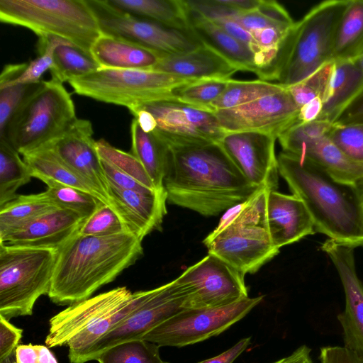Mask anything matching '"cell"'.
Masks as SVG:
<instances>
[{
  "instance_id": "8",
  "label": "cell",
  "mask_w": 363,
  "mask_h": 363,
  "mask_svg": "<svg viewBox=\"0 0 363 363\" xmlns=\"http://www.w3.org/2000/svg\"><path fill=\"white\" fill-rule=\"evenodd\" d=\"M77 119L74 104L62 83L43 80L13 116L0 140L23 156L54 142Z\"/></svg>"
},
{
  "instance_id": "11",
  "label": "cell",
  "mask_w": 363,
  "mask_h": 363,
  "mask_svg": "<svg viewBox=\"0 0 363 363\" xmlns=\"http://www.w3.org/2000/svg\"><path fill=\"white\" fill-rule=\"evenodd\" d=\"M263 298L247 297L217 308H184L155 327L143 339L160 347H182L202 342L243 318Z\"/></svg>"
},
{
  "instance_id": "4",
  "label": "cell",
  "mask_w": 363,
  "mask_h": 363,
  "mask_svg": "<svg viewBox=\"0 0 363 363\" xmlns=\"http://www.w3.org/2000/svg\"><path fill=\"white\" fill-rule=\"evenodd\" d=\"M347 0H327L313 6L283 40L274 61L259 79L288 87L333 60L335 28Z\"/></svg>"
},
{
  "instance_id": "56",
  "label": "cell",
  "mask_w": 363,
  "mask_h": 363,
  "mask_svg": "<svg viewBox=\"0 0 363 363\" xmlns=\"http://www.w3.org/2000/svg\"><path fill=\"white\" fill-rule=\"evenodd\" d=\"M220 3L239 13L257 9L262 0H220Z\"/></svg>"
},
{
  "instance_id": "38",
  "label": "cell",
  "mask_w": 363,
  "mask_h": 363,
  "mask_svg": "<svg viewBox=\"0 0 363 363\" xmlns=\"http://www.w3.org/2000/svg\"><path fill=\"white\" fill-rule=\"evenodd\" d=\"M230 79L199 80L177 89L174 95L178 101L214 113L211 104L224 91Z\"/></svg>"
},
{
  "instance_id": "18",
  "label": "cell",
  "mask_w": 363,
  "mask_h": 363,
  "mask_svg": "<svg viewBox=\"0 0 363 363\" xmlns=\"http://www.w3.org/2000/svg\"><path fill=\"white\" fill-rule=\"evenodd\" d=\"M320 249L335 267L344 290L345 309L337 320L345 347L363 359V283L357 273L354 247L328 239Z\"/></svg>"
},
{
  "instance_id": "46",
  "label": "cell",
  "mask_w": 363,
  "mask_h": 363,
  "mask_svg": "<svg viewBox=\"0 0 363 363\" xmlns=\"http://www.w3.org/2000/svg\"><path fill=\"white\" fill-rule=\"evenodd\" d=\"M225 17L235 21L250 33L267 28L289 30L294 23V22H283L273 18L260 6L254 11L238 13Z\"/></svg>"
},
{
  "instance_id": "32",
  "label": "cell",
  "mask_w": 363,
  "mask_h": 363,
  "mask_svg": "<svg viewBox=\"0 0 363 363\" xmlns=\"http://www.w3.org/2000/svg\"><path fill=\"white\" fill-rule=\"evenodd\" d=\"M58 207L46 191L18 195L0 206V235Z\"/></svg>"
},
{
  "instance_id": "12",
  "label": "cell",
  "mask_w": 363,
  "mask_h": 363,
  "mask_svg": "<svg viewBox=\"0 0 363 363\" xmlns=\"http://www.w3.org/2000/svg\"><path fill=\"white\" fill-rule=\"evenodd\" d=\"M102 34L122 38L166 55L194 51L203 43L191 30H179L123 12L106 0H87Z\"/></svg>"
},
{
  "instance_id": "21",
  "label": "cell",
  "mask_w": 363,
  "mask_h": 363,
  "mask_svg": "<svg viewBox=\"0 0 363 363\" xmlns=\"http://www.w3.org/2000/svg\"><path fill=\"white\" fill-rule=\"evenodd\" d=\"M109 187L110 206L115 210L127 232L143 241L153 230L161 229L167 214L164 189L142 192Z\"/></svg>"
},
{
  "instance_id": "28",
  "label": "cell",
  "mask_w": 363,
  "mask_h": 363,
  "mask_svg": "<svg viewBox=\"0 0 363 363\" xmlns=\"http://www.w3.org/2000/svg\"><path fill=\"white\" fill-rule=\"evenodd\" d=\"M23 160L33 177L43 182L51 180L79 189L94 195L104 202L100 194L84 178L69 167L50 144L23 155Z\"/></svg>"
},
{
  "instance_id": "24",
  "label": "cell",
  "mask_w": 363,
  "mask_h": 363,
  "mask_svg": "<svg viewBox=\"0 0 363 363\" xmlns=\"http://www.w3.org/2000/svg\"><path fill=\"white\" fill-rule=\"evenodd\" d=\"M91 54L101 68L152 70L164 55L133 41L101 34Z\"/></svg>"
},
{
  "instance_id": "17",
  "label": "cell",
  "mask_w": 363,
  "mask_h": 363,
  "mask_svg": "<svg viewBox=\"0 0 363 363\" xmlns=\"http://www.w3.org/2000/svg\"><path fill=\"white\" fill-rule=\"evenodd\" d=\"M277 140L271 134L248 131L225 133L218 143L250 184L272 191L278 187L279 174Z\"/></svg>"
},
{
  "instance_id": "23",
  "label": "cell",
  "mask_w": 363,
  "mask_h": 363,
  "mask_svg": "<svg viewBox=\"0 0 363 363\" xmlns=\"http://www.w3.org/2000/svg\"><path fill=\"white\" fill-rule=\"evenodd\" d=\"M194 80L230 79L239 69L207 45L182 55L164 54L152 69Z\"/></svg>"
},
{
  "instance_id": "5",
  "label": "cell",
  "mask_w": 363,
  "mask_h": 363,
  "mask_svg": "<svg viewBox=\"0 0 363 363\" xmlns=\"http://www.w3.org/2000/svg\"><path fill=\"white\" fill-rule=\"evenodd\" d=\"M147 292L117 287L69 305L50 319L45 345L68 346L70 363H79L99 339L140 304Z\"/></svg>"
},
{
  "instance_id": "7",
  "label": "cell",
  "mask_w": 363,
  "mask_h": 363,
  "mask_svg": "<svg viewBox=\"0 0 363 363\" xmlns=\"http://www.w3.org/2000/svg\"><path fill=\"white\" fill-rule=\"evenodd\" d=\"M0 21L38 37H58L89 53L102 34L87 0H0Z\"/></svg>"
},
{
  "instance_id": "34",
  "label": "cell",
  "mask_w": 363,
  "mask_h": 363,
  "mask_svg": "<svg viewBox=\"0 0 363 363\" xmlns=\"http://www.w3.org/2000/svg\"><path fill=\"white\" fill-rule=\"evenodd\" d=\"M32 177L20 154L8 143L0 140V206L16 198L17 190Z\"/></svg>"
},
{
  "instance_id": "29",
  "label": "cell",
  "mask_w": 363,
  "mask_h": 363,
  "mask_svg": "<svg viewBox=\"0 0 363 363\" xmlns=\"http://www.w3.org/2000/svg\"><path fill=\"white\" fill-rule=\"evenodd\" d=\"M298 157L313 162L338 181L363 186V164L345 155L328 136L308 145Z\"/></svg>"
},
{
  "instance_id": "48",
  "label": "cell",
  "mask_w": 363,
  "mask_h": 363,
  "mask_svg": "<svg viewBox=\"0 0 363 363\" xmlns=\"http://www.w3.org/2000/svg\"><path fill=\"white\" fill-rule=\"evenodd\" d=\"M15 356L17 363H58L49 348L42 345H19Z\"/></svg>"
},
{
  "instance_id": "50",
  "label": "cell",
  "mask_w": 363,
  "mask_h": 363,
  "mask_svg": "<svg viewBox=\"0 0 363 363\" xmlns=\"http://www.w3.org/2000/svg\"><path fill=\"white\" fill-rule=\"evenodd\" d=\"M210 20L213 21L228 34L248 45L255 54L259 52L258 47L251 33L235 21L225 16H218Z\"/></svg>"
},
{
  "instance_id": "55",
  "label": "cell",
  "mask_w": 363,
  "mask_h": 363,
  "mask_svg": "<svg viewBox=\"0 0 363 363\" xmlns=\"http://www.w3.org/2000/svg\"><path fill=\"white\" fill-rule=\"evenodd\" d=\"M311 348L301 345L290 355L283 357L272 363H313L311 356Z\"/></svg>"
},
{
  "instance_id": "10",
  "label": "cell",
  "mask_w": 363,
  "mask_h": 363,
  "mask_svg": "<svg viewBox=\"0 0 363 363\" xmlns=\"http://www.w3.org/2000/svg\"><path fill=\"white\" fill-rule=\"evenodd\" d=\"M197 81L154 70L100 68L68 82L79 95L130 111L150 101H177L174 91Z\"/></svg>"
},
{
  "instance_id": "33",
  "label": "cell",
  "mask_w": 363,
  "mask_h": 363,
  "mask_svg": "<svg viewBox=\"0 0 363 363\" xmlns=\"http://www.w3.org/2000/svg\"><path fill=\"white\" fill-rule=\"evenodd\" d=\"M101 67L91 53L65 43L56 48L50 71L52 79L63 83L77 77L91 73Z\"/></svg>"
},
{
  "instance_id": "44",
  "label": "cell",
  "mask_w": 363,
  "mask_h": 363,
  "mask_svg": "<svg viewBox=\"0 0 363 363\" xmlns=\"http://www.w3.org/2000/svg\"><path fill=\"white\" fill-rule=\"evenodd\" d=\"M328 137L345 155L363 164V123H333Z\"/></svg>"
},
{
  "instance_id": "41",
  "label": "cell",
  "mask_w": 363,
  "mask_h": 363,
  "mask_svg": "<svg viewBox=\"0 0 363 363\" xmlns=\"http://www.w3.org/2000/svg\"><path fill=\"white\" fill-rule=\"evenodd\" d=\"M38 57L27 63L23 72L14 80L0 85V87L13 84H30L40 83L43 74L50 70L53 63L55 50L60 45L69 43L56 36L38 37Z\"/></svg>"
},
{
  "instance_id": "27",
  "label": "cell",
  "mask_w": 363,
  "mask_h": 363,
  "mask_svg": "<svg viewBox=\"0 0 363 363\" xmlns=\"http://www.w3.org/2000/svg\"><path fill=\"white\" fill-rule=\"evenodd\" d=\"M132 154L141 162L155 186L164 189V180L169 165L172 150L153 132L143 130L134 118L130 124Z\"/></svg>"
},
{
  "instance_id": "1",
  "label": "cell",
  "mask_w": 363,
  "mask_h": 363,
  "mask_svg": "<svg viewBox=\"0 0 363 363\" xmlns=\"http://www.w3.org/2000/svg\"><path fill=\"white\" fill-rule=\"evenodd\" d=\"M171 150L163 184L169 203L217 216L260 189L242 176L218 143Z\"/></svg>"
},
{
  "instance_id": "37",
  "label": "cell",
  "mask_w": 363,
  "mask_h": 363,
  "mask_svg": "<svg viewBox=\"0 0 363 363\" xmlns=\"http://www.w3.org/2000/svg\"><path fill=\"white\" fill-rule=\"evenodd\" d=\"M333 123L325 120L297 122L278 137L284 152L300 155L311 144L328 136Z\"/></svg>"
},
{
  "instance_id": "53",
  "label": "cell",
  "mask_w": 363,
  "mask_h": 363,
  "mask_svg": "<svg viewBox=\"0 0 363 363\" xmlns=\"http://www.w3.org/2000/svg\"><path fill=\"white\" fill-rule=\"evenodd\" d=\"M250 342L251 337L242 338L219 355L198 363H233L247 348Z\"/></svg>"
},
{
  "instance_id": "13",
  "label": "cell",
  "mask_w": 363,
  "mask_h": 363,
  "mask_svg": "<svg viewBox=\"0 0 363 363\" xmlns=\"http://www.w3.org/2000/svg\"><path fill=\"white\" fill-rule=\"evenodd\" d=\"M149 112L156 122L154 131L171 150L218 143L225 134L213 113L174 100H160L132 110Z\"/></svg>"
},
{
  "instance_id": "30",
  "label": "cell",
  "mask_w": 363,
  "mask_h": 363,
  "mask_svg": "<svg viewBox=\"0 0 363 363\" xmlns=\"http://www.w3.org/2000/svg\"><path fill=\"white\" fill-rule=\"evenodd\" d=\"M111 6L167 27L190 30L185 0H106Z\"/></svg>"
},
{
  "instance_id": "45",
  "label": "cell",
  "mask_w": 363,
  "mask_h": 363,
  "mask_svg": "<svg viewBox=\"0 0 363 363\" xmlns=\"http://www.w3.org/2000/svg\"><path fill=\"white\" fill-rule=\"evenodd\" d=\"M41 82L30 84H13L0 87V135Z\"/></svg>"
},
{
  "instance_id": "26",
  "label": "cell",
  "mask_w": 363,
  "mask_h": 363,
  "mask_svg": "<svg viewBox=\"0 0 363 363\" xmlns=\"http://www.w3.org/2000/svg\"><path fill=\"white\" fill-rule=\"evenodd\" d=\"M329 91L317 120L334 123L363 91V73L352 60H334Z\"/></svg>"
},
{
  "instance_id": "19",
  "label": "cell",
  "mask_w": 363,
  "mask_h": 363,
  "mask_svg": "<svg viewBox=\"0 0 363 363\" xmlns=\"http://www.w3.org/2000/svg\"><path fill=\"white\" fill-rule=\"evenodd\" d=\"M91 123L77 118L72 125L50 145L57 155L84 178L110 206L109 184L93 138Z\"/></svg>"
},
{
  "instance_id": "59",
  "label": "cell",
  "mask_w": 363,
  "mask_h": 363,
  "mask_svg": "<svg viewBox=\"0 0 363 363\" xmlns=\"http://www.w3.org/2000/svg\"><path fill=\"white\" fill-rule=\"evenodd\" d=\"M165 363H168V362H165Z\"/></svg>"
},
{
  "instance_id": "14",
  "label": "cell",
  "mask_w": 363,
  "mask_h": 363,
  "mask_svg": "<svg viewBox=\"0 0 363 363\" xmlns=\"http://www.w3.org/2000/svg\"><path fill=\"white\" fill-rule=\"evenodd\" d=\"M186 301V294L176 279L148 290L140 304L99 339L79 363L96 360L102 352L119 343L143 339L155 327L184 309Z\"/></svg>"
},
{
  "instance_id": "3",
  "label": "cell",
  "mask_w": 363,
  "mask_h": 363,
  "mask_svg": "<svg viewBox=\"0 0 363 363\" xmlns=\"http://www.w3.org/2000/svg\"><path fill=\"white\" fill-rule=\"evenodd\" d=\"M143 253L142 241L127 231L103 237L77 233L57 250L48 296L57 305L87 299Z\"/></svg>"
},
{
  "instance_id": "49",
  "label": "cell",
  "mask_w": 363,
  "mask_h": 363,
  "mask_svg": "<svg viewBox=\"0 0 363 363\" xmlns=\"http://www.w3.org/2000/svg\"><path fill=\"white\" fill-rule=\"evenodd\" d=\"M23 330L0 315V362L11 355L22 337Z\"/></svg>"
},
{
  "instance_id": "35",
  "label": "cell",
  "mask_w": 363,
  "mask_h": 363,
  "mask_svg": "<svg viewBox=\"0 0 363 363\" xmlns=\"http://www.w3.org/2000/svg\"><path fill=\"white\" fill-rule=\"evenodd\" d=\"M286 87L261 79L240 81L230 79L224 91L212 104L214 112L248 104L284 90Z\"/></svg>"
},
{
  "instance_id": "16",
  "label": "cell",
  "mask_w": 363,
  "mask_h": 363,
  "mask_svg": "<svg viewBox=\"0 0 363 363\" xmlns=\"http://www.w3.org/2000/svg\"><path fill=\"white\" fill-rule=\"evenodd\" d=\"M299 110L286 87L278 93L213 113L225 133L259 132L278 138L298 122Z\"/></svg>"
},
{
  "instance_id": "20",
  "label": "cell",
  "mask_w": 363,
  "mask_h": 363,
  "mask_svg": "<svg viewBox=\"0 0 363 363\" xmlns=\"http://www.w3.org/2000/svg\"><path fill=\"white\" fill-rule=\"evenodd\" d=\"M86 218L58 207L0 235L10 245L58 250L76 235Z\"/></svg>"
},
{
  "instance_id": "57",
  "label": "cell",
  "mask_w": 363,
  "mask_h": 363,
  "mask_svg": "<svg viewBox=\"0 0 363 363\" xmlns=\"http://www.w3.org/2000/svg\"><path fill=\"white\" fill-rule=\"evenodd\" d=\"M352 60L363 73V53L352 59Z\"/></svg>"
},
{
  "instance_id": "25",
  "label": "cell",
  "mask_w": 363,
  "mask_h": 363,
  "mask_svg": "<svg viewBox=\"0 0 363 363\" xmlns=\"http://www.w3.org/2000/svg\"><path fill=\"white\" fill-rule=\"evenodd\" d=\"M188 21L190 30L203 45L220 53L240 71L258 75L256 55L248 45L228 34L211 20L189 9Z\"/></svg>"
},
{
  "instance_id": "22",
  "label": "cell",
  "mask_w": 363,
  "mask_h": 363,
  "mask_svg": "<svg viewBox=\"0 0 363 363\" xmlns=\"http://www.w3.org/2000/svg\"><path fill=\"white\" fill-rule=\"evenodd\" d=\"M266 213L270 238L278 250L316 232L305 204L294 194L270 191Z\"/></svg>"
},
{
  "instance_id": "40",
  "label": "cell",
  "mask_w": 363,
  "mask_h": 363,
  "mask_svg": "<svg viewBox=\"0 0 363 363\" xmlns=\"http://www.w3.org/2000/svg\"><path fill=\"white\" fill-rule=\"evenodd\" d=\"M335 61L331 60L302 81L286 87L299 108L315 98L324 103L328 97Z\"/></svg>"
},
{
  "instance_id": "54",
  "label": "cell",
  "mask_w": 363,
  "mask_h": 363,
  "mask_svg": "<svg viewBox=\"0 0 363 363\" xmlns=\"http://www.w3.org/2000/svg\"><path fill=\"white\" fill-rule=\"evenodd\" d=\"M323 103L320 98H315L300 108L298 121L308 123L317 120L323 109Z\"/></svg>"
},
{
  "instance_id": "9",
  "label": "cell",
  "mask_w": 363,
  "mask_h": 363,
  "mask_svg": "<svg viewBox=\"0 0 363 363\" xmlns=\"http://www.w3.org/2000/svg\"><path fill=\"white\" fill-rule=\"evenodd\" d=\"M57 250L0 242V315H30L36 301L48 295Z\"/></svg>"
},
{
  "instance_id": "52",
  "label": "cell",
  "mask_w": 363,
  "mask_h": 363,
  "mask_svg": "<svg viewBox=\"0 0 363 363\" xmlns=\"http://www.w3.org/2000/svg\"><path fill=\"white\" fill-rule=\"evenodd\" d=\"M334 123L339 124L363 123V91L345 108Z\"/></svg>"
},
{
  "instance_id": "58",
  "label": "cell",
  "mask_w": 363,
  "mask_h": 363,
  "mask_svg": "<svg viewBox=\"0 0 363 363\" xmlns=\"http://www.w3.org/2000/svg\"><path fill=\"white\" fill-rule=\"evenodd\" d=\"M0 363H17L16 360L15 351L5 359L1 361Z\"/></svg>"
},
{
  "instance_id": "42",
  "label": "cell",
  "mask_w": 363,
  "mask_h": 363,
  "mask_svg": "<svg viewBox=\"0 0 363 363\" xmlns=\"http://www.w3.org/2000/svg\"><path fill=\"white\" fill-rule=\"evenodd\" d=\"M96 146L102 160L132 177L143 185L152 189L160 190L155 186L141 162L132 153L113 147L104 139L96 140Z\"/></svg>"
},
{
  "instance_id": "39",
  "label": "cell",
  "mask_w": 363,
  "mask_h": 363,
  "mask_svg": "<svg viewBox=\"0 0 363 363\" xmlns=\"http://www.w3.org/2000/svg\"><path fill=\"white\" fill-rule=\"evenodd\" d=\"M43 182L47 185L48 195L59 207L75 211L86 218L103 202L94 195L79 189L51 180Z\"/></svg>"
},
{
  "instance_id": "43",
  "label": "cell",
  "mask_w": 363,
  "mask_h": 363,
  "mask_svg": "<svg viewBox=\"0 0 363 363\" xmlns=\"http://www.w3.org/2000/svg\"><path fill=\"white\" fill-rule=\"evenodd\" d=\"M124 225L115 210L101 202L94 212L85 219L78 233L82 235L103 237L121 233Z\"/></svg>"
},
{
  "instance_id": "6",
  "label": "cell",
  "mask_w": 363,
  "mask_h": 363,
  "mask_svg": "<svg viewBox=\"0 0 363 363\" xmlns=\"http://www.w3.org/2000/svg\"><path fill=\"white\" fill-rule=\"evenodd\" d=\"M269 191L267 188L258 189L245 201L228 210L203 240L209 254L244 276L259 270L279 252L272 242L267 227Z\"/></svg>"
},
{
  "instance_id": "51",
  "label": "cell",
  "mask_w": 363,
  "mask_h": 363,
  "mask_svg": "<svg viewBox=\"0 0 363 363\" xmlns=\"http://www.w3.org/2000/svg\"><path fill=\"white\" fill-rule=\"evenodd\" d=\"M320 363H363V359L349 349L340 346L320 348Z\"/></svg>"
},
{
  "instance_id": "31",
  "label": "cell",
  "mask_w": 363,
  "mask_h": 363,
  "mask_svg": "<svg viewBox=\"0 0 363 363\" xmlns=\"http://www.w3.org/2000/svg\"><path fill=\"white\" fill-rule=\"evenodd\" d=\"M363 53V0H347L333 38V60H352Z\"/></svg>"
},
{
  "instance_id": "47",
  "label": "cell",
  "mask_w": 363,
  "mask_h": 363,
  "mask_svg": "<svg viewBox=\"0 0 363 363\" xmlns=\"http://www.w3.org/2000/svg\"><path fill=\"white\" fill-rule=\"evenodd\" d=\"M101 162L109 186L122 190H130L142 192L159 191L150 189L143 185L132 177L120 171L111 164L102 160Z\"/></svg>"
},
{
  "instance_id": "15",
  "label": "cell",
  "mask_w": 363,
  "mask_h": 363,
  "mask_svg": "<svg viewBox=\"0 0 363 363\" xmlns=\"http://www.w3.org/2000/svg\"><path fill=\"white\" fill-rule=\"evenodd\" d=\"M244 275L208 254L176 279L186 294L185 308H217L248 297Z\"/></svg>"
},
{
  "instance_id": "36",
  "label": "cell",
  "mask_w": 363,
  "mask_h": 363,
  "mask_svg": "<svg viewBox=\"0 0 363 363\" xmlns=\"http://www.w3.org/2000/svg\"><path fill=\"white\" fill-rule=\"evenodd\" d=\"M99 363H165L160 355V346L141 339L116 345L96 359Z\"/></svg>"
},
{
  "instance_id": "2",
  "label": "cell",
  "mask_w": 363,
  "mask_h": 363,
  "mask_svg": "<svg viewBox=\"0 0 363 363\" xmlns=\"http://www.w3.org/2000/svg\"><path fill=\"white\" fill-rule=\"evenodd\" d=\"M278 169L308 211L315 231L352 247L363 246V186L335 179L313 162L282 151Z\"/></svg>"
}]
</instances>
